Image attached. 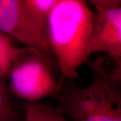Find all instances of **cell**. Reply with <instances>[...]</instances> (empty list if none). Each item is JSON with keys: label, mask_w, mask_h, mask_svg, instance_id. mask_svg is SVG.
I'll return each mask as SVG.
<instances>
[{"label": "cell", "mask_w": 121, "mask_h": 121, "mask_svg": "<svg viewBox=\"0 0 121 121\" xmlns=\"http://www.w3.org/2000/svg\"><path fill=\"white\" fill-rule=\"evenodd\" d=\"M0 121H22L20 114L11 104L4 79H0Z\"/></svg>", "instance_id": "9c48e42d"}, {"label": "cell", "mask_w": 121, "mask_h": 121, "mask_svg": "<svg viewBox=\"0 0 121 121\" xmlns=\"http://www.w3.org/2000/svg\"><path fill=\"white\" fill-rule=\"evenodd\" d=\"M8 77L12 94L29 102H38L47 97L56 99L62 87L54 77L51 63L40 52L28 47L20 48Z\"/></svg>", "instance_id": "3957f363"}, {"label": "cell", "mask_w": 121, "mask_h": 121, "mask_svg": "<svg viewBox=\"0 0 121 121\" xmlns=\"http://www.w3.org/2000/svg\"><path fill=\"white\" fill-rule=\"evenodd\" d=\"M20 50L8 36L0 32V79L4 80L8 77L12 63Z\"/></svg>", "instance_id": "ba28073f"}, {"label": "cell", "mask_w": 121, "mask_h": 121, "mask_svg": "<svg viewBox=\"0 0 121 121\" xmlns=\"http://www.w3.org/2000/svg\"><path fill=\"white\" fill-rule=\"evenodd\" d=\"M95 9L88 54L106 52L121 65V1L90 0Z\"/></svg>", "instance_id": "277c9868"}, {"label": "cell", "mask_w": 121, "mask_h": 121, "mask_svg": "<svg viewBox=\"0 0 121 121\" xmlns=\"http://www.w3.org/2000/svg\"><path fill=\"white\" fill-rule=\"evenodd\" d=\"M57 0H22L36 28L47 39L48 18Z\"/></svg>", "instance_id": "8992f818"}, {"label": "cell", "mask_w": 121, "mask_h": 121, "mask_svg": "<svg viewBox=\"0 0 121 121\" xmlns=\"http://www.w3.org/2000/svg\"><path fill=\"white\" fill-rule=\"evenodd\" d=\"M22 121H68L56 107L42 102H28Z\"/></svg>", "instance_id": "52a82bcc"}, {"label": "cell", "mask_w": 121, "mask_h": 121, "mask_svg": "<svg viewBox=\"0 0 121 121\" xmlns=\"http://www.w3.org/2000/svg\"><path fill=\"white\" fill-rule=\"evenodd\" d=\"M94 16L83 0H57L50 13L47 39L57 61L61 86L78 79V69L87 61Z\"/></svg>", "instance_id": "6da1fadb"}, {"label": "cell", "mask_w": 121, "mask_h": 121, "mask_svg": "<svg viewBox=\"0 0 121 121\" xmlns=\"http://www.w3.org/2000/svg\"><path fill=\"white\" fill-rule=\"evenodd\" d=\"M90 67L88 86L81 88L70 80L63 84L56 109L72 121H121V66L110 73L98 59Z\"/></svg>", "instance_id": "7a4b0ae2"}, {"label": "cell", "mask_w": 121, "mask_h": 121, "mask_svg": "<svg viewBox=\"0 0 121 121\" xmlns=\"http://www.w3.org/2000/svg\"><path fill=\"white\" fill-rule=\"evenodd\" d=\"M0 32L39 51L51 62L52 55L47 40L36 28L22 0H0Z\"/></svg>", "instance_id": "5b68a950"}]
</instances>
